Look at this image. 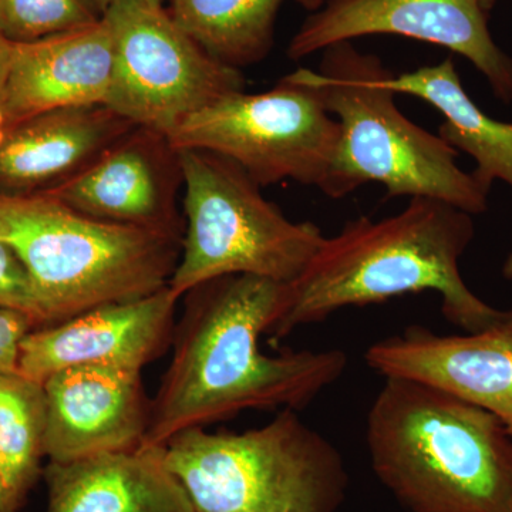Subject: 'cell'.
<instances>
[{"label":"cell","instance_id":"cell-1","mask_svg":"<svg viewBox=\"0 0 512 512\" xmlns=\"http://www.w3.org/2000/svg\"><path fill=\"white\" fill-rule=\"evenodd\" d=\"M288 284L232 275L192 289L177 322L173 357L151 399L143 446L207 429L247 410L298 412L338 382L348 367L339 349H261L284 305Z\"/></svg>","mask_w":512,"mask_h":512},{"label":"cell","instance_id":"cell-2","mask_svg":"<svg viewBox=\"0 0 512 512\" xmlns=\"http://www.w3.org/2000/svg\"><path fill=\"white\" fill-rule=\"evenodd\" d=\"M474 234L473 215L429 198H412L382 220L349 221L323 239L302 275L288 284L268 335L282 339L350 306L424 291L440 296L444 318L457 328H490L505 311L483 301L461 275V256Z\"/></svg>","mask_w":512,"mask_h":512},{"label":"cell","instance_id":"cell-3","mask_svg":"<svg viewBox=\"0 0 512 512\" xmlns=\"http://www.w3.org/2000/svg\"><path fill=\"white\" fill-rule=\"evenodd\" d=\"M380 483L412 512H512V433L433 387L384 379L366 423Z\"/></svg>","mask_w":512,"mask_h":512},{"label":"cell","instance_id":"cell-4","mask_svg":"<svg viewBox=\"0 0 512 512\" xmlns=\"http://www.w3.org/2000/svg\"><path fill=\"white\" fill-rule=\"evenodd\" d=\"M390 73L376 55L343 42L323 50L318 72L288 74L312 87L339 121L338 157L323 194L343 198L376 183L386 198H429L483 214L490 194L458 167L456 148L404 116L386 84Z\"/></svg>","mask_w":512,"mask_h":512},{"label":"cell","instance_id":"cell-5","mask_svg":"<svg viewBox=\"0 0 512 512\" xmlns=\"http://www.w3.org/2000/svg\"><path fill=\"white\" fill-rule=\"evenodd\" d=\"M181 239L96 220L45 194L0 195V242L22 262L43 328L170 285Z\"/></svg>","mask_w":512,"mask_h":512},{"label":"cell","instance_id":"cell-6","mask_svg":"<svg viewBox=\"0 0 512 512\" xmlns=\"http://www.w3.org/2000/svg\"><path fill=\"white\" fill-rule=\"evenodd\" d=\"M164 456L195 512H335L348 490L338 448L292 409L241 433L185 430Z\"/></svg>","mask_w":512,"mask_h":512},{"label":"cell","instance_id":"cell-7","mask_svg":"<svg viewBox=\"0 0 512 512\" xmlns=\"http://www.w3.org/2000/svg\"><path fill=\"white\" fill-rule=\"evenodd\" d=\"M177 153L185 222L171 291L181 299L197 286L232 275L296 281L322 245V229L289 220L228 158L202 150Z\"/></svg>","mask_w":512,"mask_h":512},{"label":"cell","instance_id":"cell-8","mask_svg":"<svg viewBox=\"0 0 512 512\" xmlns=\"http://www.w3.org/2000/svg\"><path fill=\"white\" fill-rule=\"evenodd\" d=\"M167 138L175 151L228 158L261 187L292 180L323 191L338 157L340 126L312 87L285 76L268 92L221 97Z\"/></svg>","mask_w":512,"mask_h":512},{"label":"cell","instance_id":"cell-9","mask_svg":"<svg viewBox=\"0 0 512 512\" xmlns=\"http://www.w3.org/2000/svg\"><path fill=\"white\" fill-rule=\"evenodd\" d=\"M114 45L107 107L168 137L192 114L245 90L244 74L202 49L163 6L123 0L103 13Z\"/></svg>","mask_w":512,"mask_h":512},{"label":"cell","instance_id":"cell-10","mask_svg":"<svg viewBox=\"0 0 512 512\" xmlns=\"http://www.w3.org/2000/svg\"><path fill=\"white\" fill-rule=\"evenodd\" d=\"M372 35L446 47L473 63L495 96L512 100V60L494 42L480 0H325L292 37L288 57L302 60Z\"/></svg>","mask_w":512,"mask_h":512},{"label":"cell","instance_id":"cell-11","mask_svg":"<svg viewBox=\"0 0 512 512\" xmlns=\"http://www.w3.org/2000/svg\"><path fill=\"white\" fill-rule=\"evenodd\" d=\"M180 301L165 286L144 298L109 303L30 330L20 343L18 372L39 383L72 367L141 372L173 345Z\"/></svg>","mask_w":512,"mask_h":512},{"label":"cell","instance_id":"cell-12","mask_svg":"<svg viewBox=\"0 0 512 512\" xmlns=\"http://www.w3.org/2000/svg\"><path fill=\"white\" fill-rule=\"evenodd\" d=\"M365 359L384 379L450 394L494 414L512 433V309L490 328L466 335L410 326L373 343Z\"/></svg>","mask_w":512,"mask_h":512},{"label":"cell","instance_id":"cell-13","mask_svg":"<svg viewBox=\"0 0 512 512\" xmlns=\"http://www.w3.org/2000/svg\"><path fill=\"white\" fill-rule=\"evenodd\" d=\"M181 184L178 153L168 138L134 127L86 170L45 195L96 220L183 238L175 205Z\"/></svg>","mask_w":512,"mask_h":512},{"label":"cell","instance_id":"cell-14","mask_svg":"<svg viewBox=\"0 0 512 512\" xmlns=\"http://www.w3.org/2000/svg\"><path fill=\"white\" fill-rule=\"evenodd\" d=\"M43 386L45 456L50 463L143 446L150 426L151 399L141 372L72 367L50 376Z\"/></svg>","mask_w":512,"mask_h":512},{"label":"cell","instance_id":"cell-15","mask_svg":"<svg viewBox=\"0 0 512 512\" xmlns=\"http://www.w3.org/2000/svg\"><path fill=\"white\" fill-rule=\"evenodd\" d=\"M113 73V36L103 18L87 28L15 45L0 136L45 111L106 106Z\"/></svg>","mask_w":512,"mask_h":512},{"label":"cell","instance_id":"cell-16","mask_svg":"<svg viewBox=\"0 0 512 512\" xmlns=\"http://www.w3.org/2000/svg\"><path fill=\"white\" fill-rule=\"evenodd\" d=\"M134 127L103 104L45 111L20 121L0 136V195L55 190Z\"/></svg>","mask_w":512,"mask_h":512},{"label":"cell","instance_id":"cell-17","mask_svg":"<svg viewBox=\"0 0 512 512\" xmlns=\"http://www.w3.org/2000/svg\"><path fill=\"white\" fill-rule=\"evenodd\" d=\"M47 512H195L165 463L164 446H140L47 463Z\"/></svg>","mask_w":512,"mask_h":512},{"label":"cell","instance_id":"cell-18","mask_svg":"<svg viewBox=\"0 0 512 512\" xmlns=\"http://www.w3.org/2000/svg\"><path fill=\"white\" fill-rule=\"evenodd\" d=\"M396 94H409L431 104L444 117L439 136L476 161L474 180L490 194L495 181L512 190V123L484 113L468 96L451 57L439 64L386 79Z\"/></svg>","mask_w":512,"mask_h":512},{"label":"cell","instance_id":"cell-19","mask_svg":"<svg viewBox=\"0 0 512 512\" xmlns=\"http://www.w3.org/2000/svg\"><path fill=\"white\" fill-rule=\"evenodd\" d=\"M284 0H171V18L208 53L241 70L264 60Z\"/></svg>","mask_w":512,"mask_h":512},{"label":"cell","instance_id":"cell-20","mask_svg":"<svg viewBox=\"0 0 512 512\" xmlns=\"http://www.w3.org/2000/svg\"><path fill=\"white\" fill-rule=\"evenodd\" d=\"M46 421L43 383L18 370L0 375V477L19 511L43 473Z\"/></svg>","mask_w":512,"mask_h":512},{"label":"cell","instance_id":"cell-21","mask_svg":"<svg viewBox=\"0 0 512 512\" xmlns=\"http://www.w3.org/2000/svg\"><path fill=\"white\" fill-rule=\"evenodd\" d=\"M101 18L93 0H0V35L15 45L87 28Z\"/></svg>","mask_w":512,"mask_h":512},{"label":"cell","instance_id":"cell-22","mask_svg":"<svg viewBox=\"0 0 512 512\" xmlns=\"http://www.w3.org/2000/svg\"><path fill=\"white\" fill-rule=\"evenodd\" d=\"M0 308L25 313L37 328H43V316L35 292L15 252L0 242Z\"/></svg>","mask_w":512,"mask_h":512},{"label":"cell","instance_id":"cell-23","mask_svg":"<svg viewBox=\"0 0 512 512\" xmlns=\"http://www.w3.org/2000/svg\"><path fill=\"white\" fill-rule=\"evenodd\" d=\"M36 329L25 313L0 308V375L18 370L20 343Z\"/></svg>","mask_w":512,"mask_h":512},{"label":"cell","instance_id":"cell-24","mask_svg":"<svg viewBox=\"0 0 512 512\" xmlns=\"http://www.w3.org/2000/svg\"><path fill=\"white\" fill-rule=\"evenodd\" d=\"M13 52H15V43L9 42L6 37L0 35V113L5 100L10 69H12Z\"/></svg>","mask_w":512,"mask_h":512},{"label":"cell","instance_id":"cell-25","mask_svg":"<svg viewBox=\"0 0 512 512\" xmlns=\"http://www.w3.org/2000/svg\"><path fill=\"white\" fill-rule=\"evenodd\" d=\"M94 5L100 10L101 15L106 12L111 6L116 3L123 2V0H93ZM136 2L148 3V5L163 6L164 0H136Z\"/></svg>","mask_w":512,"mask_h":512},{"label":"cell","instance_id":"cell-26","mask_svg":"<svg viewBox=\"0 0 512 512\" xmlns=\"http://www.w3.org/2000/svg\"><path fill=\"white\" fill-rule=\"evenodd\" d=\"M0 512H19L10 500L8 491L3 485L2 477H0Z\"/></svg>","mask_w":512,"mask_h":512},{"label":"cell","instance_id":"cell-27","mask_svg":"<svg viewBox=\"0 0 512 512\" xmlns=\"http://www.w3.org/2000/svg\"><path fill=\"white\" fill-rule=\"evenodd\" d=\"M303 9L309 10V12H316V10L322 8L325 0H296Z\"/></svg>","mask_w":512,"mask_h":512},{"label":"cell","instance_id":"cell-28","mask_svg":"<svg viewBox=\"0 0 512 512\" xmlns=\"http://www.w3.org/2000/svg\"><path fill=\"white\" fill-rule=\"evenodd\" d=\"M503 276L508 281H512V252L505 258L503 265Z\"/></svg>","mask_w":512,"mask_h":512},{"label":"cell","instance_id":"cell-29","mask_svg":"<svg viewBox=\"0 0 512 512\" xmlns=\"http://www.w3.org/2000/svg\"><path fill=\"white\" fill-rule=\"evenodd\" d=\"M495 3H497V0H480L481 8H483L485 13L490 12L494 8Z\"/></svg>","mask_w":512,"mask_h":512},{"label":"cell","instance_id":"cell-30","mask_svg":"<svg viewBox=\"0 0 512 512\" xmlns=\"http://www.w3.org/2000/svg\"><path fill=\"white\" fill-rule=\"evenodd\" d=\"M512 101V100H511Z\"/></svg>","mask_w":512,"mask_h":512}]
</instances>
